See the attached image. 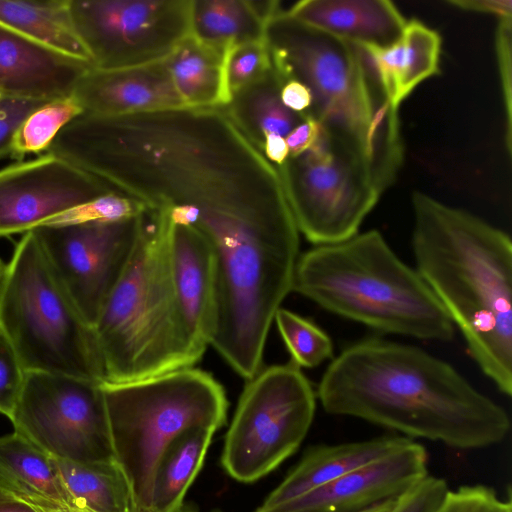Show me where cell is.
Instances as JSON below:
<instances>
[{"instance_id":"cell-1","label":"cell","mask_w":512,"mask_h":512,"mask_svg":"<svg viewBox=\"0 0 512 512\" xmlns=\"http://www.w3.org/2000/svg\"><path fill=\"white\" fill-rule=\"evenodd\" d=\"M46 152L111 192L190 226L212 214L288 204L279 172L225 106L119 116L83 113Z\"/></svg>"},{"instance_id":"cell-2","label":"cell","mask_w":512,"mask_h":512,"mask_svg":"<svg viewBox=\"0 0 512 512\" xmlns=\"http://www.w3.org/2000/svg\"><path fill=\"white\" fill-rule=\"evenodd\" d=\"M324 410L458 449L502 442L510 429L503 407L449 363L419 347L378 338L344 349L317 390Z\"/></svg>"},{"instance_id":"cell-3","label":"cell","mask_w":512,"mask_h":512,"mask_svg":"<svg viewBox=\"0 0 512 512\" xmlns=\"http://www.w3.org/2000/svg\"><path fill=\"white\" fill-rule=\"evenodd\" d=\"M416 270L481 371L512 394V242L481 218L415 191Z\"/></svg>"},{"instance_id":"cell-4","label":"cell","mask_w":512,"mask_h":512,"mask_svg":"<svg viewBox=\"0 0 512 512\" xmlns=\"http://www.w3.org/2000/svg\"><path fill=\"white\" fill-rule=\"evenodd\" d=\"M292 291L375 330L450 341L455 326L416 269L377 230L300 255Z\"/></svg>"},{"instance_id":"cell-5","label":"cell","mask_w":512,"mask_h":512,"mask_svg":"<svg viewBox=\"0 0 512 512\" xmlns=\"http://www.w3.org/2000/svg\"><path fill=\"white\" fill-rule=\"evenodd\" d=\"M170 229L168 210L145 209L130 259L93 326L103 381H136L193 367L177 312Z\"/></svg>"},{"instance_id":"cell-6","label":"cell","mask_w":512,"mask_h":512,"mask_svg":"<svg viewBox=\"0 0 512 512\" xmlns=\"http://www.w3.org/2000/svg\"><path fill=\"white\" fill-rule=\"evenodd\" d=\"M117 465L134 512H150L153 476L167 446L197 426L216 431L227 418L221 384L193 367L128 382H101Z\"/></svg>"},{"instance_id":"cell-7","label":"cell","mask_w":512,"mask_h":512,"mask_svg":"<svg viewBox=\"0 0 512 512\" xmlns=\"http://www.w3.org/2000/svg\"><path fill=\"white\" fill-rule=\"evenodd\" d=\"M264 36L283 81L296 80L309 89L312 104L303 114L359 149L370 167L378 127L391 103L362 50L282 8L266 24Z\"/></svg>"},{"instance_id":"cell-8","label":"cell","mask_w":512,"mask_h":512,"mask_svg":"<svg viewBox=\"0 0 512 512\" xmlns=\"http://www.w3.org/2000/svg\"><path fill=\"white\" fill-rule=\"evenodd\" d=\"M0 328L26 372L104 380L93 328L32 231L23 234L7 264L0 289Z\"/></svg>"},{"instance_id":"cell-9","label":"cell","mask_w":512,"mask_h":512,"mask_svg":"<svg viewBox=\"0 0 512 512\" xmlns=\"http://www.w3.org/2000/svg\"><path fill=\"white\" fill-rule=\"evenodd\" d=\"M276 168L297 229L315 246L358 234L383 193L363 153L322 125L307 151Z\"/></svg>"},{"instance_id":"cell-10","label":"cell","mask_w":512,"mask_h":512,"mask_svg":"<svg viewBox=\"0 0 512 512\" xmlns=\"http://www.w3.org/2000/svg\"><path fill=\"white\" fill-rule=\"evenodd\" d=\"M315 409V392L293 362L260 370L248 381L226 433L223 468L243 483L267 475L299 448Z\"/></svg>"},{"instance_id":"cell-11","label":"cell","mask_w":512,"mask_h":512,"mask_svg":"<svg viewBox=\"0 0 512 512\" xmlns=\"http://www.w3.org/2000/svg\"><path fill=\"white\" fill-rule=\"evenodd\" d=\"M102 381L27 372L10 421L49 455L76 462H116Z\"/></svg>"},{"instance_id":"cell-12","label":"cell","mask_w":512,"mask_h":512,"mask_svg":"<svg viewBox=\"0 0 512 512\" xmlns=\"http://www.w3.org/2000/svg\"><path fill=\"white\" fill-rule=\"evenodd\" d=\"M193 0H69L94 68L143 66L167 58L191 34Z\"/></svg>"},{"instance_id":"cell-13","label":"cell","mask_w":512,"mask_h":512,"mask_svg":"<svg viewBox=\"0 0 512 512\" xmlns=\"http://www.w3.org/2000/svg\"><path fill=\"white\" fill-rule=\"evenodd\" d=\"M144 211L119 221H60L32 230L52 269L92 328L130 259Z\"/></svg>"},{"instance_id":"cell-14","label":"cell","mask_w":512,"mask_h":512,"mask_svg":"<svg viewBox=\"0 0 512 512\" xmlns=\"http://www.w3.org/2000/svg\"><path fill=\"white\" fill-rule=\"evenodd\" d=\"M111 193L91 174L46 152L0 169V238L25 234Z\"/></svg>"},{"instance_id":"cell-15","label":"cell","mask_w":512,"mask_h":512,"mask_svg":"<svg viewBox=\"0 0 512 512\" xmlns=\"http://www.w3.org/2000/svg\"><path fill=\"white\" fill-rule=\"evenodd\" d=\"M428 454L411 440L397 451L275 507L255 512H360L396 499L428 475Z\"/></svg>"},{"instance_id":"cell-16","label":"cell","mask_w":512,"mask_h":512,"mask_svg":"<svg viewBox=\"0 0 512 512\" xmlns=\"http://www.w3.org/2000/svg\"><path fill=\"white\" fill-rule=\"evenodd\" d=\"M169 260L180 327L194 365L210 346L216 326V262L195 229L172 221Z\"/></svg>"},{"instance_id":"cell-17","label":"cell","mask_w":512,"mask_h":512,"mask_svg":"<svg viewBox=\"0 0 512 512\" xmlns=\"http://www.w3.org/2000/svg\"><path fill=\"white\" fill-rule=\"evenodd\" d=\"M84 113L119 116L187 107L177 92L165 59L122 68H89L72 94Z\"/></svg>"},{"instance_id":"cell-18","label":"cell","mask_w":512,"mask_h":512,"mask_svg":"<svg viewBox=\"0 0 512 512\" xmlns=\"http://www.w3.org/2000/svg\"><path fill=\"white\" fill-rule=\"evenodd\" d=\"M91 67L0 22V94L43 100L66 97Z\"/></svg>"},{"instance_id":"cell-19","label":"cell","mask_w":512,"mask_h":512,"mask_svg":"<svg viewBox=\"0 0 512 512\" xmlns=\"http://www.w3.org/2000/svg\"><path fill=\"white\" fill-rule=\"evenodd\" d=\"M283 11L354 45L377 48L396 44L407 23L388 0H302Z\"/></svg>"},{"instance_id":"cell-20","label":"cell","mask_w":512,"mask_h":512,"mask_svg":"<svg viewBox=\"0 0 512 512\" xmlns=\"http://www.w3.org/2000/svg\"><path fill=\"white\" fill-rule=\"evenodd\" d=\"M411 440L405 436H382L311 447L258 509L266 510L299 497L397 451Z\"/></svg>"},{"instance_id":"cell-21","label":"cell","mask_w":512,"mask_h":512,"mask_svg":"<svg viewBox=\"0 0 512 512\" xmlns=\"http://www.w3.org/2000/svg\"><path fill=\"white\" fill-rule=\"evenodd\" d=\"M224 50L192 34L165 58L174 86L187 107H223L229 104Z\"/></svg>"},{"instance_id":"cell-22","label":"cell","mask_w":512,"mask_h":512,"mask_svg":"<svg viewBox=\"0 0 512 512\" xmlns=\"http://www.w3.org/2000/svg\"><path fill=\"white\" fill-rule=\"evenodd\" d=\"M0 485L73 507L54 457L15 431L0 437Z\"/></svg>"},{"instance_id":"cell-23","label":"cell","mask_w":512,"mask_h":512,"mask_svg":"<svg viewBox=\"0 0 512 512\" xmlns=\"http://www.w3.org/2000/svg\"><path fill=\"white\" fill-rule=\"evenodd\" d=\"M0 22L55 52L92 65L74 28L69 0H0Z\"/></svg>"},{"instance_id":"cell-24","label":"cell","mask_w":512,"mask_h":512,"mask_svg":"<svg viewBox=\"0 0 512 512\" xmlns=\"http://www.w3.org/2000/svg\"><path fill=\"white\" fill-rule=\"evenodd\" d=\"M283 79L273 68L258 81L232 95L225 106L235 123L263 152L266 135L286 137L306 116L287 108L280 96Z\"/></svg>"},{"instance_id":"cell-25","label":"cell","mask_w":512,"mask_h":512,"mask_svg":"<svg viewBox=\"0 0 512 512\" xmlns=\"http://www.w3.org/2000/svg\"><path fill=\"white\" fill-rule=\"evenodd\" d=\"M215 432L210 427H192L167 446L153 476L150 512H178L183 507Z\"/></svg>"},{"instance_id":"cell-26","label":"cell","mask_w":512,"mask_h":512,"mask_svg":"<svg viewBox=\"0 0 512 512\" xmlns=\"http://www.w3.org/2000/svg\"><path fill=\"white\" fill-rule=\"evenodd\" d=\"M54 459L74 508L92 512H134L128 482L116 462Z\"/></svg>"},{"instance_id":"cell-27","label":"cell","mask_w":512,"mask_h":512,"mask_svg":"<svg viewBox=\"0 0 512 512\" xmlns=\"http://www.w3.org/2000/svg\"><path fill=\"white\" fill-rule=\"evenodd\" d=\"M266 23L247 0H193L191 34L215 47L229 48L265 38Z\"/></svg>"},{"instance_id":"cell-28","label":"cell","mask_w":512,"mask_h":512,"mask_svg":"<svg viewBox=\"0 0 512 512\" xmlns=\"http://www.w3.org/2000/svg\"><path fill=\"white\" fill-rule=\"evenodd\" d=\"M401 70L395 96L400 104L424 80L440 73L441 37L417 19L407 21L400 39Z\"/></svg>"},{"instance_id":"cell-29","label":"cell","mask_w":512,"mask_h":512,"mask_svg":"<svg viewBox=\"0 0 512 512\" xmlns=\"http://www.w3.org/2000/svg\"><path fill=\"white\" fill-rule=\"evenodd\" d=\"M83 113L72 95L47 101L32 112L17 130L10 158L19 162L29 154L46 152L59 132Z\"/></svg>"},{"instance_id":"cell-30","label":"cell","mask_w":512,"mask_h":512,"mask_svg":"<svg viewBox=\"0 0 512 512\" xmlns=\"http://www.w3.org/2000/svg\"><path fill=\"white\" fill-rule=\"evenodd\" d=\"M274 321L291 355V362L299 368H314L332 358L331 338L311 321L284 308L277 310Z\"/></svg>"},{"instance_id":"cell-31","label":"cell","mask_w":512,"mask_h":512,"mask_svg":"<svg viewBox=\"0 0 512 512\" xmlns=\"http://www.w3.org/2000/svg\"><path fill=\"white\" fill-rule=\"evenodd\" d=\"M272 68L265 38L237 44L228 49L225 72L228 90L233 94L264 77Z\"/></svg>"},{"instance_id":"cell-32","label":"cell","mask_w":512,"mask_h":512,"mask_svg":"<svg viewBox=\"0 0 512 512\" xmlns=\"http://www.w3.org/2000/svg\"><path fill=\"white\" fill-rule=\"evenodd\" d=\"M26 373L13 344L0 328V413L9 419L22 394Z\"/></svg>"},{"instance_id":"cell-33","label":"cell","mask_w":512,"mask_h":512,"mask_svg":"<svg viewBox=\"0 0 512 512\" xmlns=\"http://www.w3.org/2000/svg\"><path fill=\"white\" fill-rule=\"evenodd\" d=\"M437 512H512L510 497L500 499L492 487L465 485L448 490Z\"/></svg>"},{"instance_id":"cell-34","label":"cell","mask_w":512,"mask_h":512,"mask_svg":"<svg viewBox=\"0 0 512 512\" xmlns=\"http://www.w3.org/2000/svg\"><path fill=\"white\" fill-rule=\"evenodd\" d=\"M448 490L444 479L428 474L399 495L387 512H437Z\"/></svg>"},{"instance_id":"cell-35","label":"cell","mask_w":512,"mask_h":512,"mask_svg":"<svg viewBox=\"0 0 512 512\" xmlns=\"http://www.w3.org/2000/svg\"><path fill=\"white\" fill-rule=\"evenodd\" d=\"M511 26L512 18L499 19L495 37V48L501 82L505 123L506 147L511 153L512 142V61H511Z\"/></svg>"},{"instance_id":"cell-36","label":"cell","mask_w":512,"mask_h":512,"mask_svg":"<svg viewBox=\"0 0 512 512\" xmlns=\"http://www.w3.org/2000/svg\"><path fill=\"white\" fill-rule=\"evenodd\" d=\"M49 100L0 95V158L10 157L14 136L25 119Z\"/></svg>"},{"instance_id":"cell-37","label":"cell","mask_w":512,"mask_h":512,"mask_svg":"<svg viewBox=\"0 0 512 512\" xmlns=\"http://www.w3.org/2000/svg\"><path fill=\"white\" fill-rule=\"evenodd\" d=\"M319 129L320 123L306 116V119L285 137L289 157H295L307 151L314 143Z\"/></svg>"},{"instance_id":"cell-38","label":"cell","mask_w":512,"mask_h":512,"mask_svg":"<svg viewBox=\"0 0 512 512\" xmlns=\"http://www.w3.org/2000/svg\"><path fill=\"white\" fill-rule=\"evenodd\" d=\"M447 4L465 11L493 14L498 19L512 18L511 0H449Z\"/></svg>"},{"instance_id":"cell-39","label":"cell","mask_w":512,"mask_h":512,"mask_svg":"<svg viewBox=\"0 0 512 512\" xmlns=\"http://www.w3.org/2000/svg\"><path fill=\"white\" fill-rule=\"evenodd\" d=\"M280 96L283 104L297 113H305L312 104V96L309 89L296 80L284 82Z\"/></svg>"},{"instance_id":"cell-40","label":"cell","mask_w":512,"mask_h":512,"mask_svg":"<svg viewBox=\"0 0 512 512\" xmlns=\"http://www.w3.org/2000/svg\"><path fill=\"white\" fill-rule=\"evenodd\" d=\"M263 153L267 160L275 166L283 165L289 157V150L285 138L275 134L264 138Z\"/></svg>"},{"instance_id":"cell-41","label":"cell","mask_w":512,"mask_h":512,"mask_svg":"<svg viewBox=\"0 0 512 512\" xmlns=\"http://www.w3.org/2000/svg\"><path fill=\"white\" fill-rule=\"evenodd\" d=\"M0 512H38L32 505L0 485Z\"/></svg>"},{"instance_id":"cell-42","label":"cell","mask_w":512,"mask_h":512,"mask_svg":"<svg viewBox=\"0 0 512 512\" xmlns=\"http://www.w3.org/2000/svg\"><path fill=\"white\" fill-rule=\"evenodd\" d=\"M11 491V490H10ZM13 492V491H12ZM15 493V492H13ZM20 498L24 499L30 505H32L38 512H92L85 509L74 508L66 505H61L49 500H45L39 497L23 495L15 493Z\"/></svg>"},{"instance_id":"cell-43","label":"cell","mask_w":512,"mask_h":512,"mask_svg":"<svg viewBox=\"0 0 512 512\" xmlns=\"http://www.w3.org/2000/svg\"><path fill=\"white\" fill-rule=\"evenodd\" d=\"M394 500L395 499L378 503L360 512H387L392 506Z\"/></svg>"},{"instance_id":"cell-44","label":"cell","mask_w":512,"mask_h":512,"mask_svg":"<svg viewBox=\"0 0 512 512\" xmlns=\"http://www.w3.org/2000/svg\"><path fill=\"white\" fill-rule=\"evenodd\" d=\"M6 268L7 264L0 258V289L5 277Z\"/></svg>"},{"instance_id":"cell-45","label":"cell","mask_w":512,"mask_h":512,"mask_svg":"<svg viewBox=\"0 0 512 512\" xmlns=\"http://www.w3.org/2000/svg\"><path fill=\"white\" fill-rule=\"evenodd\" d=\"M178 512H192V511H189L188 509H184V506H183Z\"/></svg>"},{"instance_id":"cell-46","label":"cell","mask_w":512,"mask_h":512,"mask_svg":"<svg viewBox=\"0 0 512 512\" xmlns=\"http://www.w3.org/2000/svg\"><path fill=\"white\" fill-rule=\"evenodd\" d=\"M0 95H2V94H0Z\"/></svg>"}]
</instances>
